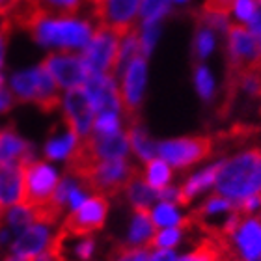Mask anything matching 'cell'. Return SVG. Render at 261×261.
I'll use <instances>...</instances> for the list:
<instances>
[{
  "label": "cell",
  "mask_w": 261,
  "mask_h": 261,
  "mask_svg": "<svg viewBox=\"0 0 261 261\" xmlns=\"http://www.w3.org/2000/svg\"><path fill=\"white\" fill-rule=\"evenodd\" d=\"M224 245L222 239H205L198 243L191 252L177 256V261H213L222 254Z\"/></svg>",
  "instance_id": "cell-34"
},
{
  "label": "cell",
  "mask_w": 261,
  "mask_h": 261,
  "mask_svg": "<svg viewBox=\"0 0 261 261\" xmlns=\"http://www.w3.org/2000/svg\"><path fill=\"white\" fill-rule=\"evenodd\" d=\"M32 261H64V257L58 254V250H49V252H45V254H41V256H38L36 259Z\"/></svg>",
  "instance_id": "cell-48"
},
{
  "label": "cell",
  "mask_w": 261,
  "mask_h": 261,
  "mask_svg": "<svg viewBox=\"0 0 261 261\" xmlns=\"http://www.w3.org/2000/svg\"><path fill=\"white\" fill-rule=\"evenodd\" d=\"M218 172V159H209L203 164L185 172L183 179L179 183L181 200L185 205H191L194 201L203 200L205 196L215 192Z\"/></svg>",
  "instance_id": "cell-18"
},
{
  "label": "cell",
  "mask_w": 261,
  "mask_h": 261,
  "mask_svg": "<svg viewBox=\"0 0 261 261\" xmlns=\"http://www.w3.org/2000/svg\"><path fill=\"white\" fill-rule=\"evenodd\" d=\"M6 86L10 88L17 103L34 105L39 109H55L60 97L53 76L45 69L43 62L22 64L4 75Z\"/></svg>",
  "instance_id": "cell-3"
},
{
  "label": "cell",
  "mask_w": 261,
  "mask_h": 261,
  "mask_svg": "<svg viewBox=\"0 0 261 261\" xmlns=\"http://www.w3.org/2000/svg\"><path fill=\"white\" fill-rule=\"evenodd\" d=\"M147 261H177V254H175V250H157V248H151Z\"/></svg>",
  "instance_id": "cell-46"
},
{
  "label": "cell",
  "mask_w": 261,
  "mask_h": 261,
  "mask_svg": "<svg viewBox=\"0 0 261 261\" xmlns=\"http://www.w3.org/2000/svg\"><path fill=\"white\" fill-rule=\"evenodd\" d=\"M237 211L246 217H259L261 215V194H254L250 198H246L245 201H241L237 205Z\"/></svg>",
  "instance_id": "cell-42"
},
{
  "label": "cell",
  "mask_w": 261,
  "mask_h": 261,
  "mask_svg": "<svg viewBox=\"0 0 261 261\" xmlns=\"http://www.w3.org/2000/svg\"><path fill=\"white\" fill-rule=\"evenodd\" d=\"M120 86L121 101L129 114H136L144 107L149 93V82H151V65L144 56H138L129 64L121 65L114 71Z\"/></svg>",
  "instance_id": "cell-8"
},
{
  "label": "cell",
  "mask_w": 261,
  "mask_h": 261,
  "mask_svg": "<svg viewBox=\"0 0 261 261\" xmlns=\"http://www.w3.org/2000/svg\"><path fill=\"white\" fill-rule=\"evenodd\" d=\"M198 22L209 27L211 30H215V32H218L222 38L226 36V32H228L229 28L233 27V22L229 19L228 11L220 10V8H213V6H203Z\"/></svg>",
  "instance_id": "cell-35"
},
{
  "label": "cell",
  "mask_w": 261,
  "mask_h": 261,
  "mask_svg": "<svg viewBox=\"0 0 261 261\" xmlns=\"http://www.w3.org/2000/svg\"><path fill=\"white\" fill-rule=\"evenodd\" d=\"M92 15L97 24L112 28L116 32L135 30L140 22L142 0H90Z\"/></svg>",
  "instance_id": "cell-13"
},
{
  "label": "cell",
  "mask_w": 261,
  "mask_h": 261,
  "mask_svg": "<svg viewBox=\"0 0 261 261\" xmlns=\"http://www.w3.org/2000/svg\"><path fill=\"white\" fill-rule=\"evenodd\" d=\"M194 4V0H174V6L175 8H179V10H183V8H189V6Z\"/></svg>",
  "instance_id": "cell-50"
},
{
  "label": "cell",
  "mask_w": 261,
  "mask_h": 261,
  "mask_svg": "<svg viewBox=\"0 0 261 261\" xmlns=\"http://www.w3.org/2000/svg\"><path fill=\"white\" fill-rule=\"evenodd\" d=\"M110 213L109 196L93 192L75 213L65 217L64 229L71 233H95L105 228Z\"/></svg>",
  "instance_id": "cell-16"
},
{
  "label": "cell",
  "mask_w": 261,
  "mask_h": 261,
  "mask_svg": "<svg viewBox=\"0 0 261 261\" xmlns=\"http://www.w3.org/2000/svg\"><path fill=\"white\" fill-rule=\"evenodd\" d=\"M155 233H157V228L149 217V211H130L123 246H127V248H151Z\"/></svg>",
  "instance_id": "cell-25"
},
{
  "label": "cell",
  "mask_w": 261,
  "mask_h": 261,
  "mask_svg": "<svg viewBox=\"0 0 261 261\" xmlns=\"http://www.w3.org/2000/svg\"><path fill=\"white\" fill-rule=\"evenodd\" d=\"M142 56L140 43H138V38H136L135 30H129V32H123L120 36V49H118V67L120 69L121 65L129 64L130 60H135Z\"/></svg>",
  "instance_id": "cell-40"
},
{
  "label": "cell",
  "mask_w": 261,
  "mask_h": 261,
  "mask_svg": "<svg viewBox=\"0 0 261 261\" xmlns=\"http://www.w3.org/2000/svg\"><path fill=\"white\" fill-rule=\"evenodd\" d=\"M84 146L86 140L60 123L58 127H53L39 144V157L60 168H76L84 159Z\"/></svg>",
  "instance_id": "cell-7"
},
{
  "label": "cell",
  "mask_w": 261,
  "mask_h": 261,
  "mask_svg": "<svg viewBox=\"0 0 261 261\" xmlns=\"http://www.w3.org/2000/svg\"><path fill=\"white\" fill-rule=\"evenodd\" d=\"M257 38H259V45H261V34H259V36H257Z\"/></svg>",
  "instance_id": "cell-53"
},
{
  "label": "cell",
  "mask_w": 261,
  "mask_h": 261,
  "mask_svg": "<svg viewBox=\"0 0 261 261\" xmlns=\"http://www.w3.org/2000/svg\"><path fill=\"white\" fill-rule=\"evenodd\" d=\"M17 105L13 93L10 92V88L6 86L4 79H0V118L8 116Z\"/></svg>",
  "instance_id": "cell-41"
},
{
  "label": "cell",
  "mask_w": 261,
  "mask_h": 261,
  "mask_svg": "<svg viewBox=\"0 0 261 261\" xmlns=\"http://www.w3.org/2000/svg\"><path fill=\"white\" fill-rule=\"evenodd\" d=\"M39 215H41V209H38L28 201H21V203L11 205L2 211V224L8 226L17 235L21 233L27 226H30L34 220H38Z\"/></svg>",
  "instance_id": "cell-30"
},
{
  "label": "cell",
  "mask_w": 261,
  "mask_h": 261,
  "mask_svg": "<svg viewBox=\"0 0 261 261\" xmlns=\"http://www.w3.org/2000/svg\"><path fill=\"white\" fill-rule=\"evenodd\" d=\"M39 159V146L22 135L15 127H0V164L27 166Z\"/></svg>",
  "instance_id": "cell-19"
},
{
  "label": "cell",
  "mask_w": 261,
  "mask_h": 261,
  "mask_svg": "<svg viewBox=\"0 0 261 261\" xmlns=\"http://www.w3.org/2000/svg\"><path fill=\"white\" fill-rule=\"evenodd\" d=\"M55 109L60 114L62 123L69 127L71 130H75L82 140H88L92 136L95 112H93L92 105L88 103L82 88L71 90V92H62Z\"/></svg>",
  "instance_id": "cell-15"
},
{
  "label": "cell",
  "mask_w": 261,
  "mask_h": 261,
  "mask_svg": "<svg viewBox=\"0 0 261 261\" xmlns=\"http://www.w3.org/2000/svg\"><path fill=\"white\" fill-rule=\"evenodd\" d=\"M246 28H250L252 32L257 34V36L261 34V0H257V10H256V17H254V21L250 22V27H246Z\"/></svg>",
  "instance_id": "cell-47"
},
{
  "label": "cell",
  "mask_w": 261,
  "mask_h": 261,
  "mask_svg": "<svg viewBox=\"0 0 261 261\" xmlns=\"http://www.w3.org/2000/svg\"><path fill=\"white\" fill-rule=\"evenodd\" d=\"M187 228H163L157 229V233L153 237L151 248L157 250H175L177 246L183 245V241L187 237Z\"/></svg>",
  "instance_id": "cell-38"
},
{
  "label": "cell",
  "mask_w": 261,
  "mask_h": 261,
  "mask_svg": "<svg viewBox=\"0 0 261 261\" xmlns=\"http://www.w3.org/2000/svg\"><path fill=\"white\" fill-rule=\"evenodd\" d=\"M121 196L127 205L130 207V211H149L155 205V201L159 200V192L153 191L138 174L123 187Z\"/></svg>",
  "instance_id": "cell-28"
},
{
  "label": "cell",
  "mask_w": 261,
  "mask_h": 261,
  "mask_svg": "<svg viewBox=\"0 0 261 261\" xmlns=\"http://www.w3.org/2000/svg\"><path fill=\"white\" fill-rule=\"evenodd\" d=\"M157 157L166 161L172 168L179 172H189L209 161L211 157V142L203 136L181 135L159 138Z\"/></svg>",
  "instance_id": "cell-4"
},
{
  "label": "cell",
  "mask_w": 261,
  "mask_h": 261,
  "mask_svg": "<svg viewBox=\"0 0 261 261\" xmlns=\"http://www.w3.org/2000/svg\"><path fill=\"white\" fill-rule=\"evenodd\" d=\"M76 168L82 170L93 192L105 194L109 198L114 194H121L123 187L138 174L136 164L130 159L127 161H84Z\"/></svg>",
  "instance_id": "cell-5"
},
{
  "label": "cell",
  "mask_w": 261,
  "mask_h": 261,
  "mask_svg": "<svg viewBox=\"0 0 261 261\" xmlns=\"http://www.w3.org/2000/svg\"><path fill=\"white\" fill-rule=\"evenodd\" d=\"M259 164H261V149H259Z\"/></svg>",
  "instance_id": "cell-52"
},
{
  "label": "cell",
  "mask_w": 261,
  "mask_h": 261,
  "mask_svg": "<svg viewBox=\"0 0 261 261\" xmlns=\"http://www.w3.org/2000/svg\"><path fill=\"white\" fill-rule=\"evenodd\" d=\"M235 90L245 99L261 97V73L259 69L239 71L235 76Z\"/></svg>",
  "instance_id": "cell-33"
},
{
  "label": "cell",
  "mask_w": 261,
  "mask_h": 261,
  "mask_svg": "<svg viewBox=\"0 0 261 261\" xmlns=\"http://www.w3.org/2000/svg\"><path fill=\"white\" fill-rule=\"evenodd\" d=\"M187 205L177 201L157 200L149 209V217L157 229L163 228H185L191 224V215L187 213Z\"/></svg>",
  "instance_id": "cell-26"
},
{
  "label": "cell",
  "mask_w": 261,
  "mask_h": 261,
  "mask_svg": "<svg viewBox=\"0 0 261 261\" xmlns=\"http://www.w3.org/2000/svg\"><path fill=\"white\" fill-rule=\"evenodd\" d=\"M8 55H10V39L4 28L0 27V79H4L8 73Z\"/></svg>",
  "instance_id": "cell-43"
},
{
  "label": "cell",
  "mask_w": 261,
  "mask_h": 261,
  "mask_svg": "<svg viewBox=\"0 0 261 261\" xmlns=\"http://www.w3.org/2000/svg\"><path fill=\"white\" fill-rule=\"evenodd\" d=\"M191 86L203 105H213L220 95V79L209 62H196L191 73Z\"/></svg>",
  "instance_id": "cell-24"
},
{
  "label": "cell",
  "mask_w": 261,
  "mask_h": 261,
  "mask_svg": "<svg viewBox=\"0 0 261 261\" xmlns=\"http://www.w3.org/2000/svg\"><path fill=\"white\" fill-rule=\"evenodd\" d=\"M127 136H129L130 146V159L133 163L142 166L147 161L157 157V144L159 138L151 135V130L147 129L146 123L142 121H130L127 127Z\"/></svg>",
  "instance_id": "cell-23"
},
{
  "label": "cell",
  "mask_w": 261,
  "mask_h": 261,
  "mask_svg": "<svg viewBox=\"0 0 261 261\" xmlns=\"http://www.w3.org/2000/svg\"><path fill=\"white\" fill-rule=\"evenodd\" d=\"M159 200H164V201H177V203H183L181 200V189H179V183H174V185L166 187L163 191H159ZM185 205V203H183Z\"/></svg>",
  "instance_id": "cell-44"
},
{
  "label": "cell",
  "mask_w": 261,
  "mask_h": 261,
  "mask_svg": "<svg viewBox=\"0 0 261 261\" xmlns=\"http://www.w3.org/2000/svg\"><path fill=\"white\" fill-rule=\"evenodd\" d=\"M82 92L86 95L88 103L92 105L95 114L109 112V110H125L123 101H121L118 79L114 73L90 75L82 86Z\"/></svg>",
  "instance_id": "cell-17"
},
{
  "label": "cell",
  "mask_w": 261,
  "mask_h": 261,
  "mask_svg": "<svg viewBox=\"0 0 261 261\" xmlns=\"http://www.w3.org/2000/svg\"><path fill=\"white\" fill-rule=\"evenodd\" d=\"M220 239L233 261H261V217L241 215L233 231Z\"/></svg>",
  "instance_id": "cell-12"
},
{
  "label": "cell",
  "mask_w": 261,
  "mask_h": 261,
  "mask_svg": "<svg viewBox=\"0 0 261 261\" xmlns=\"http://www.w3.org/2000/svg\"><path fill=\"white\" fill-rule=\"evenodd\" d=\"M175 11L174 0H142L140 21H157L166 22Z\"/></svg>",
  "instance_id": "cell-37"
},
{
  "label": "cell",
  "mask_w": 261,
  "mask_h": 261,
  "mask_svg": "<svg viewBox=\"0 0 261 261\" xmlns=\"http://www.w3.org/2000/svg\"><path fill=\"white\" fill-rule=\"evenodd\" d=\"M0 127H2V125H0Z\"/></svg>",
  "instance_id": "cell-54"
},
{
  "label": "cell",
  "mask_w": 261,
  "mask_h": 261,
  "mask_svg": "<svg viewBox=\"0 0 261 261\" xmlns=\"http://www.w3.org/2000/svg\"><path fill=\"white\" fill-rule=\"evenodd\" d=\"M235 211H237V207H235L231 201L226 200L224 196L217 194V192H211V194L205 196L203 200H200V205L196 209V218H198L203 226H209V228L218 235L222 224L226 222Z\"/></svg>",
  "instance_id": "cell-21"
},
{
  "label": "cell",
  "mask_w": 261,
  "mask_h": 261,
  "mask_svg": "<svg viewBox=\"0 0 261 261\" xmlns=\"http://www.w3.org/2000/svg\"><path fill=\"white\" fill-rule=\"evenodd\" d=\"M129 112L127 110H109V112H99L93 120V133L92 135H116L123 133L129 127Z\"/></svg>",
  "instance_id": "cell-32"
},
{
  "label": "cell",
  "mask_w": 261,
  "mask_h": 261,
  "mask_svg": "<svg viewBox=\"0 0 261 261\" xmlns=\"http://www.w3.org/2000/svg\"><path fill=\"white\" fill-rule=\"evenodd\" d=\"M62 174H64V168L41 157L28 163L24 166V201L45 213L56 187L60 183Z\"/></svg>",
  "instance_id": "cell-10"
},
{
  "label": "cell",
  "mask_w": 261,
  "mask_h": 261,
  "mask_svg": "<svg viewBox=\"0 0 261 261\" xmlns=\"http://www.w3.org/2000/svg\"><path fill=\"white\" fill-rule=\"evenodd\" d=\"M120 32L112 28L101 27L95 28L93 36L81 53L82 60L86 64L90 75L101 73H114L118 67V49H120Z\"/></svg>",
  "instance_id": "cell-11"
},
{
  "label": "cell",
  "mask_w": 261,
  "mask_h": 261,
  "mask_svg": "<svg viewBox=\"0 0 261 261\" xmlns=\"http://www.w3.org/2000/svg\"><path fill=\"white\" fill-rule=\"evenodd\" d=\"M45 69L53 76L56 88L62 92H71L84 86V82L90 76L86 64L81 55L76 53H53L45 55L43 60Z\"/></svg>",
  "instance_id": "cell-14"
},
{
  "label": "cell",
  "mask_w": 261,
  "mask_h": 261,
  "mask_svg": "<svg viewBox=\"0 0 261 261\" xmlns=\"http://www.w3.org/2000/svg\"><path fill=\"white\" fill-rule=\"evenodd\" d=\"M222 49V36L209 27L198 22L191 38V53L196 62H209Z\"/></svg>",
  "instance_id": "cell-27"
},
{
  "label": "cell",
  "mask_w": 261,
  "mask_h": 261,
  "mask_svg": "<svg viewBox=\"0 0 261 261\" xmlns=\"http://www.w3.org/2000/svg\"><path fill=\"white\" fill-rule=\"evenodd\" d=\"M130 146L127 130L116 135H92L84 146V161H127ZM81 163V164H82Z\"/></svg>",
  "instance_id": "cell-20"
},
{
  "label": "cell",
  "mask_w": 261,
  "mask_h": 261,
  "mask_svg": "<svg viewBox=\"0 0 261 261\" xmlns=\"http://www.w3.org/2000/svg\"><path fill=\"white\" fill-rule=\"evenodd\" d=\"M13 239H15V233L8 226L0 222V250H10Z\"/></svg>",
  "instance_id": "cell-45"
},
{
  "label": "cell",
  "mask_w": 261,
  "mask_h": 261,
  "mask_svg": "<svg viewBox=\"0 0 261 261\" xmlns=\"http://www.w3.org/2000/svg\"><path fill=\"white\" fill-rule=\"evenodd\" d=\"M90 0H30L34 10L50 11V13H73L82 11Z\"/></svg>",
  "instance_id": "cell-39"
},
{
  "label": "cell",
  "mask_w": 261,
  "mask_h": 261,
  "mask_svg": "<svg viewBox=\"0 0 261 261\" xmlns=\"http://www.w3.org/2000/svg\"><path fill=\"white\" fill-rule=\"evenodd\" d=\"M24 201V166L0 164V209Z\"/></svg>",
  "instance_id": "cell-22"
},
{
  "label": "cell",
  "mask_w": 261,
  "mask_h": 261,
  "mask_svg": "<svg viewBox=\"0 0 261 261\" xmlns=\"http://www.w3.org/2000/svg\"><path fill=\"white\" fill-rule=\"evenodd\" d=\"M257 10V0H229L228 11L229 19L237 27H250Z\"/></svg>",
  "instance_id": "cell-36"
},
{
  "label": "cell",
  "mask_w": 261,
  "mask_h": 261,
  "mask_svg": "<svg viewBox=\"0 0 261 261\" xmlns=\"http://www.w3.org/2000/svg\"><path fill=\"white\" fill-rule=\"evenodd\" d=\"M224 60L235 73L246 69H257L261 65V45L257 34L246 27L229 28L222 38Z\"/></svg>",
  "instance_id": "cell-9"
},
{
  "label": "cell",
  "mask_w": 261,
  "mask_h": 261,
  "mask_svg": "<svg viewBox=\"0 0 261 261\" xmlns=\"http://www.w3.org/2000/svg\"><path fill=\"white\" fill-rule=\"evenodd\" d=\"M135 34L138 38V43H140L142 56L151 60L153 55L157 53L159 45L163 41L164 36V22L157 21H140L136 24Z\"/></svg>",
  "instance_id": "cell-31"
},
{
  "label": "cell",
  "mask_w": 261,
  "mask_h": 261,
  "mask_svg": "<svg viewBox=\"0 0 261 261\" xmlns=\"http://www.w3.org/2000/svg\"><path fill=\"white\" fill-rule=\"evenodd\" d=\"M60 233L62 228H58V218L41 213L38 220H34L21 233L15 235L8 252L22 257V259L32 261L45 252L53 250L58 243Z\"/></svg>",
  "instance_id": "cell-6"
},
{
  "label": "cell",
  "mask_w": 261,
  "mask_h": 261,
  "mask_svg": "<svg viewBox=\"0 0 261 261\" xmlns=\"http://www.w3.org/2000/svg\"><path fill=\"white\" fill-rule=\"evenodd\" d=\"M138 175L146 181L147 185L151 187L153 191L159 192L163 191V189H166V187L174 185L177 172L166 161L155 157L151 161H147L146 164H142L140 170H138Z\"/></svg>",
  "instance_id": "cell-29"
},
{
  "label": "cell",
  "mask_w": 261,
  "mask_h": 261,
  "mask_svg": "<svg viewBox=\"0 0 261 261\" xmlns=\"http://www.w3.org/2000/svg\"><path fill=\"white\" fill-rule=\"evenodd\" d=\"M17 2H19V0H0V13H4V11H8L10 8H13Z\"/></svg>",
  "instance_id": "cell-49"
},
{
  "label": "cell",
  "mask_w": 261,
  "mask_h": 261,
  "mask_svg": "<svg viewBox=\"0 0 261 261\" xmlns=\"http://www.w3.org/2000/svg\"><path fill=\"white\" fill-rule=\"evenodd\" d=\"M97 21L90 11L50 13L34 10L27 19V30L32 43L45 55L76 53L81 55L93 36Z\"/></svg>",
  "instance_id": "cell-1"
},
{
  "label": "cell",
  "mask_w": 261,
  "mask_h": 261,
  "mask_svg": "<svg viewBox=\"0 0 261 261\" xmlns=\"http://www.w3.org/2000/svg\"><path fill=\"white\" fill-rule=\"evenodd\" d=\"M215 192L235 207L250 196L261 194L259 147L245 146L218 159Z\"/></svg>",
  "instance_id": "cell-2"
},
{
  "label": "cell",
  "mask_w": 261,
  "mask_h": 261,
  "mask_svg": "<svg viewBox=\"0 0 261 261\" xmlns=\"http://www.w3.org/2000/svg\"><path fill=\"white\" fill-rule=\"evenodd\" d=\"M0 222H2V209H0Z\"/></svg>",
  "instance_id": "cell-51"
}]
</instances>
